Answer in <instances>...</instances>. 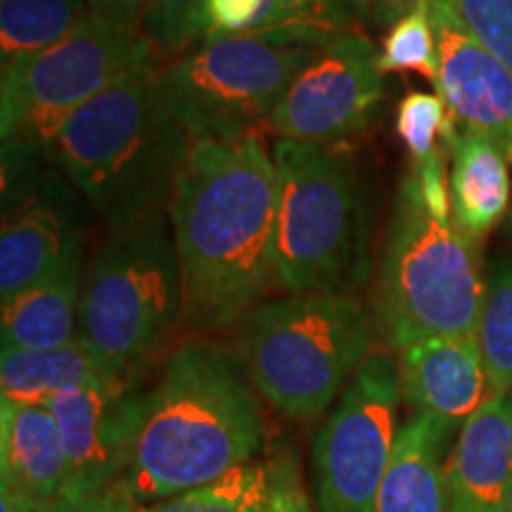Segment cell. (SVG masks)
Listing matches in <instances>:
<instances>
[{"mask_svg":"<svg viewBox=\"0 0 512 512\" xmlns=\"http://www.w3.org/2000/svg\"><path fill=\"white\" fill-rule=\"evenodd\" d=\"M169 221L183 323L197 332L245 323L275 285L278 171L259 133L192 143L171 192Z\"/></svg>","mask_w":512,"mask_h":512,"instance_id":"6da1fadb","label":"cell"},{"mask_svg":"<svg viewBox=\"0 0 512 512\" xmlns=\"http://www.w3.org/2000/svg\"><path fill=\"white\" fill-rule=\"evenodd\" d=\"M264 441V411L242 356L185 342L145 392L126 482L138 505L164 501L252 463Z\"/></svg>","mask_w":512,"mask_h":512,"instance_id":"7a4b0ae2","label":"cell"},{"mask_svg":"<svg viewBox=\"0 0 512 512\" xmlns=\"http://www.w3.org/2000/svg\"><path fill=\"white\" fill-rule=\"evenodd\" d=\"M190 140L166 110L159 67L140 64L76 110L48 157L105 226L169 211Z\"/></svg>","mask_w":512,"mask_h":512,"instance_id":"3957f363","label":"cell"},{"mask_svg":"<svg viewBox=\"0 0 512 512\" xmlns=\"http://www.w3.org/2000/svg\"><path fill=\"white\" fill-rule=\"evenodd\" d=\"M185 299L169 211L105 226L83 278L79 337L105 368L138 382L183 323Z\"/></svg>","mask_w":512,"mask_h":512,"instance_id":"277c9868","label":"cell"},{"mask_svg":"<svg viewBox=\"0 0 512 512\" xmlns=\"http://www.w3.org/2000/svg\"><path fill=\"white\" fill-rule=\"evenodd\" d=\"M275 285L290 294H351L368 275L370 207L351 150L278 140Z\"/></svg>","mask_w":512,"mask_h":512,"instance_id":"5b68a950","label":"cell"},{"mask_svg":"<svg viewBox=\"0 0 512 512\" xmlns=\"http://www.w3.org/2000/svg\"><path fill=\"white\" fill-rule=\"evenodd\" d=\"M486 294L479 242L439 221L401 183L375 287V323L392 349L477 335Z\"/></svg>","mask_w":512,"mask_h":512,"instance_id":"8992f818","label":"cell"},{"mask_svg":"<svg viewBox=\"0 0 512 512\" xmlns=\"http://www.w3.org/2000/svg\"><path fill=\"white\" fill-rule=\"evenodd\" d=\"M373 347L366 309L351 294H290L249 313L240 356L254 389L292 420L318 418Z\"/></svg>","mask_w":512,"mask_h":512,"instance_id":"52a82bcc","label":"cell"},{"mask_svg":"<svg viewBox=\"0 0 512 512\" xmlns=\"http://www.w3.org/2000/svg\"><path fill=\"white\" fill-rule=\"evenodd\" d=\"M323 50L283 34L204 38L202 46L159 67V91L190 145L228 143L266 126L287 88Z\"/></svg>","mask_w":512,"mask_h":512,"instance_id":"ba28073f","label":"cell"},{"mask_svg":"<svg viewBox=\"0 0 512 512\" xmlns=\"http://www.w3.org/2000/svg\"><path fill=\"white\" fill-rule=\"evenodd\" d=\"M147 62H155V48L143 34L98 17L86 19L55 46L5 62L0 72L3 140L48 150L76 110Z\"/></svg>","mask_w":512,"mask_h":512,"instance_id":"9c48e42d","label":"cell"},{"mask_svg":"<svg viewBox=\"0 0 512 512\" xmlns=\"http://www.w3.org/2000/svg\"><path fill=\"white\" fill-rule=\"evenodd\" d=\"M399 358L370 354L313 446L318 512H375L396 446Z\"/></svg>","mask_w":512,"mask_h":512,"instance_id":"30bf717a","label":"cell"},{"mask_svg":"<svg viewBox=\"0 0 512 512\" xmlns=\"http://www.w3.org/2000/svg\"><path fill=\"white\" fill-rule=\"evenodd\" d=\"M377 50L361 31L332 43L287 88L266 126L278 140L342 145L370 126L384 79Z\"/></svg>","mask_w":512,"mask_h":512,"instance_id":"8fae6325","label":"cell"},{"mask_svg":"<svg viewBox=\"0 0 512 512\" xmlns=\"http://www.w3.org/2000/svg\"><path fill=\"white\" fill-rule=\"evenodd\" d=\"M145 389L105 377L48 401L67 451L69 479L62 498L98 494L126 477L143 420Z\"/></svg>","mask_w":512,"mask_h":512,"instance_id":"7c38bea8","label":"cell"},{"mask_svg":"<svg viewBox=\"0 0 512 512\" xmlns=\"http://www.w3.org/2000/svg\"><path fill=\"white\" fill-rule=\"evenodd\" d=\"M83 228V197L57 166H50L27 200L3 211L0 302H12L86 256Z\"/></svg>","mask_w":512,"mask_h":512,"instance_id":"4fadbf2b","label":"cell"},{"mask_svg":"<svg viewBox=\"0 0 512 512\" xmlns=\"http://www.w3.org/2000/svg\"><path fill=\"white\" fill-rule=\"evenodd\" d=\"M439 69L434 88L463 131L486 136L512 162V72L432 0Z\"/></svg>","mask_w":512,"mask_h":512,"instance_id":"5bb4252c","label":"cell"},{"mask_svg":"<svg viewBox=\"0 0 512 512\" xmlns=\"http://www.w3.org/2000/svg\"><path fill=\"white\" fill-rule=\"evenodd\" d=\"M401 401L456 432L489 399L477 335L422 339L399 351Z\"/></svg>","mask_w":512,"mask_h":512,"instance_id":"9a60e30c","label":"cell"},{"mask_svg":"<svg viewBox=\"0 0 512 512\" xmlns=\"http://www.w3.org/2000/svg\"><path fill=\"white\" fill-rule=\"evenodd\" d=\"M510 491L512 394L489 396L446 460V512H508Z\"/></svg>","mask_w":512,"mask_h":512,"instance_id":"2e32d148","label":"cell"},{"mask_svg":"<svg viewBox=\"0 0 512 512\" xmlns=\"http://www.w3.org/2000/svg\"><path fill=\"white\" fill-rule=\"evenodd\" d=\"M69 479L60 425L48 403L0 401V484L53 505Z\"/></svg>","mask_w":512,"mask_h":512,"instance_id":"e0dca14e","label":"cell"},{"mask_svg":"<svg viewBox=\"0 0 512 512\" xmlns=\"http://www.w3.org/2000/svg\"><path fill=\"white\" fill-rule=\"evenodd\" d=\"M451 432L430 415L415 413L396 434V446L375 512H446V465Z\"/></svg>","mask_w":512,"mask_h":512,"instance_id":"ac0fdd59","label":"cell"},{"mask_svg":"<svg viewBox=\"0 0 512 512\" xmlns=\"http://www.w3.org/2000/svg\"><path fill=\"white\" fill-rule=\"evenodd\" d=\"M446 147L451 152L453 221L479 242L508 209L510 162L501 147L472 131H458Z\"/></svg>","mask_w":512,"mask_h":512,"instance_id":"d6986e66","label":"cell"},{"mask_svg":"<svg viewBox=\"0 0 512 512\" xmlns=\"http://www.w3.org/2000/svg\"><path fill=\"white\" fill-rule=\"evenodd\" d=\"M86 266V256H81L55 278L3 304V320H0L3 351L55 349L79 335Z\"/></svg>","mask_w":512,"mask_h":512,"instance_id":"ffe728a7","label":"cell"},{"mask_svg":"<svg viewBox=\"0 0 512 512\" xmlns=\"http://www.w3.org/2000/svg\"><path fill=\"white\" fill-rule=\"evenodd\" d=\"M114 377L76 335L55 349H8L0 356V392L12 403H48L81 384Z\"/></svg>","mask_w":512,"mask_h":512,"instance_id":"44dd1931","label":"cell"},{"mask_svg":"<svg viewBox=\"0 0 512 512\" xmlns=\"http://www.w3.org/2000/svg\"><path fill=\"white\" fill-rule=\"evenodd\" d=\"M91 17L86 0H0V64L55 46Z\"/></svg>","mask_w":512,"mask_h":512,"instance_id":"7402d4cb","label":"cell"},{"mask_svg":"<svg viewBox=\"0 0 512 512\" xmlns=\"http://www.w3.org/2000/svg\"><path fill=\"white\" fill-rule=\"evenodd\" d=\"M271 477V458L252 460L197 489L138 505V512H264L271 494Z\"/></svg>","mask_w":512,"mask_h":512,"instance_id":"603a6c76","label":"cell"},{"mask_svg":"<svg viewBox=\"0 0 512 512\" xmlns=\"http://www.w3.org/2000/svg\"><path fill=\"white\" fill-rule=\"evenodd\" d=\"M477 339L489 396L512 394V259L498 261L491 268Z\"/></svg>","mask_w":512,"mask_h":512,"instance_id":"cb8c5ba5","label":"cell"},{"mask_svg":"<svg viewBox=\"0 0 512 512\" xmlns=\"http://www.w3.org/2000/svg\"><path fill=\"white\" fill-rule=\"evenodd\" d=\"M377 67L387 72H418L434 83L439 69L437 31L432 0H418L406 15L396 19L377 50Z\"/></svg>","mask_w":512,"mask_h":512,"instance_id":"d4e9b609","label":"cell"},{"mask_svg":"<svg viewBox=\"0 0 512 512\" xmlns=\"http://www.w3.org/2000/svg\"><path fill=\"white\" fill-rule=\"evenodd\" d=\"M140 31L155 53L178 55L204 38V0H143Z\"/></svg>","mask_w":512,"mask_h":512,"instance_id":"484cf974","label":"cell"},{"mask_svg":"<svg viewBox=\"0 0 512 512\" xmlns=\"http://www.w3.org/2000/svg\"><path fill=\"white\" fill-rule=\"evenodd\" d=\"M460 27L470 31L512 72V0H441Z\"/></svg>","mask_w":512,"mask_h":512,"instance_id":"4316f807","label":"cell"},{"mask_svg":"<svg viewBox=\"0 0 512 512\" xmlns=\"http://www.w3.org/2000/svg\"><path fill=\"white\" fill-rule=\"evenodd\" d=\"M448 110L439 95L408 93L396 110V133L411 152L413 162H422L437 152V136L444 131Z\"/></svg>","mask_w":512,"mask_h":512,"instance_id":"83f0119b","label":"cell"},{"mask_svg":"<svg viewBox=\"0 0 512 512\" xmlns=\"http://www.w3.org/2000/svg\"><path fill=\"white\" fill-rule=\"evenodd\" d=\"M406 183L418 197V202L439 221H453V204H451V183L446 176V157L437 150L422 162H411Z\"/></svg>","mask_w":512,"mask_h":512,"instance_id":"f1b7e54d","label":"cell"},{"mask_svg":"<svg viewBox=\"0 0 512 512\" xmlns=\"http://www.w3.org/2000/svg\"><path fill=\"white\" fill-rule=\"evenodd\" d=\"M261 12L264 0H204V38L252 36Z\"/></svg>","mask_w":512,"mask_h":512,"instance_id":"f546056e","label":"cell"},{"mask_svg":"<svg viewBox=\"0 0 512 512\" xmlns=\"http://www.w3.org/2000/svg\"><path fill=\"white\" fill-rule=\"evenodd\" d=\"M271 465V494L264 512H313L299 458L292 451H283L271 458Z\"/></svg>","mask_w":512,"mask_h":512,"instance_id":"4dcf8cb0","label":"cell"},{"mask_svg":"<svg viewBox=\"0 0 512 512\" xmlns=\"http://www.w3.org/2000/svg\"><path fill=\"white\" fill-rule=\"evenodd\" d=\"M48 512H138V501L133 496L126 477L107 486L98 494H88L79 498H60L50 505Z\"/></svg>","mask_w":512,"mask_h":512,"instance_id":"1f68e13d","label":"cell"},{"mask_svg":"<svg viewBox=\"0 0 512 512\" xmlns=\"http://www.w3.org/2000/svg\"><path fill=\"white\" fill-rule=\"evenodd\" d=\"M91 15L114 27L143 34V0H86Z\"/></svg>","mask_w":512,"mask_h":512,"instance_id":"d6a6232c","label":"cell"},{"mask_svg":"<svg viewBox=\"0 0 512 512\" xmlns=\"http://www.w3.org/2000/svg\"><path fill=\"white\" fill-rule=\"evenodd\" d=\"M50 505L36 503L31 498L17 494L10 486L0 484V512H48Z\"/></svg>","mask_w":512,"mask_h":512,"instance_id":"836d02e7","label":"cell"},{"mask_svg":"<svg viewBox=\"0 0 512 512\" xmlns=\"http://www.w3.org/2000/svg\"><path fill=\"white\" fill-rule=\"evenodd\" d=\"M415 3H418V0H384V5H387V8H403V10H411L413 8V5Z\"/></svg>","mask_w":512,"mask_h":512,"instance_id":"e575fe53","label":"cell"},{"mask_svg":"<svg viewBox=\"0 0 512 512\" xmlns=\"http://www.w3.org/2000/svg\"><path fill=\"white\" fill-rule=\"evenodd\" d=\"M349 3H356V5H370L373 0H349Z\"/></svg>","mask_w":512,"mask_h":512,"instance_id":"d590c367","label":"cell"},{"mask_svg":"<svg viewBox=\"0 0 512 512\" xmlns=\"http://www.w3.org/2000/svg\"><path fill=\"white\" fill-rule=\"evenodd\" d=\"M508 512H512V491H510V498H508Z\"/></svg>","mask_w":512,"mask_h":512,"instance_id":"8d00e7d4","label":"cell"}]
</instances>
